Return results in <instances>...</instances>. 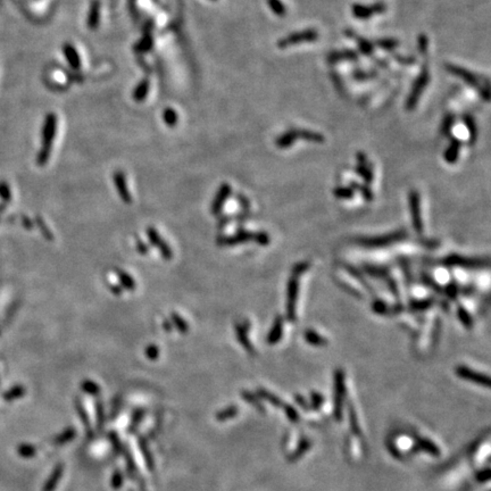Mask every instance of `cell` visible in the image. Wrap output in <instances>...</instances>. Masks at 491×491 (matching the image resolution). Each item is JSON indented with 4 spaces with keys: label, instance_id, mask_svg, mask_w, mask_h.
Masks as SVG:
<instances>
[{
    "label": "cell",
    "instance_id": "6da1fadb",
    "mask_svg": "<svg viewBox=\"0 0 491 491\" xmlns=\"http://www.w3.org/2000/svg\"><path fill=\"white\" fill-rule=\"evenodd\" d=\"M57 132V116L55 114L47 115L42 128V148L38 155V164L40 166L46 165L51 154V144Z\"/></svg>",
    "mask_w": 491,
    "mask_h": 491
},
{
    "label": "cell",
    "instance_id": "7a4b0ae2",
    "mask_svg": "<svg viewBox=\"0 0 491 491\" xmlns=\"http://www.w3.org/2000/svg\"><path fill=\"white\" fill-rule=\"evenodd\" d=\"M446 68L450 74H453L455 76H457V78L462 79L463 81H464L466 84H469L470 87L477 89L479 92V95H480V97L484 98L486 102H488L489 98H490L489 84H486V86H484V84H482V82H481L480 76L476 75L474 73H472L471 71L466 70V68L454 65V64H447Z\"/></svg>",
    "mask_w": 491,
    "mask_h": 491
},
{
    "label": "cell",
    "instance_id": "3957f363",
    "mask_svg": "<svg viewBox=\"0 0 491 491\" xmlns=\"http://www.w3.org/2000/svg\"><path fill=\"white\" fill-rule=\"evenodd\" d=\"M430 82V70L428 64H423V66L421 68L420 74L414 82L412 87V91L408 96L407 100H406V110L407 111H413L414 108L416 107V105L418 103V99L423 94V91L428 84Z\"/></svg>",
    "mask_w": 491,
    "mask_h": 491
},
{
    "label": "cell",
    "instance_id": "277c9868",
    "mask_svg": "<svg viewBox=\"0 0 491 491\" xmlns=\"http://www.w3.org/2000/svg\"><path fill=\"white\" fill-rule=\"evenodd\" d=\"M406 237H407V233H406L405 230H398L384 236L374 237V238L360 239L358 243L366 248H383L388 247V246L392 244L399 243V241L404 240Z\"/></svg>",
    "mask_w": 491,
    "mask_h": 491
},
{
    "label": "cell",
    "instance_id": "5b68a950",
    "mask_svg": "<svg viewBox=\"0 0 491 491\" xmlns=\"http://www.w3.org/2000/svg\"><path fill=\"white\" fill-rule=\"evenodd\" d=\"M297 275H291L287 284V304H285V316L290 322L296 321L297 316V299L299 295V280Z\"/></svg>",
    "mask_w": 491,
    "mask_h": 491
},
{
    "label": "cell",
    "instance_id": "8992f818",
    "mask_svg": "<svg viewBox=\"0 0 491 491\" xmlns=\"http://www.w3.org/2000/svg\"><path fill=\"white\" fill-rule=\"evenodd\" d=\"M317 39H319V33H317V31L314 29H307L304 31L295 32V33L287 35L285 38L280 39L279 41H277V47H279L280 49H285V48L298 45V43L314 42L316 41Z\"/></svg>",
    "mask_w": 491,
    "mask_h": 491
},
{
    "label": "cell",
    "instance_id": "52a82bcc",
    "mask_svg": "<svg viewBox=\"0 0 491 491\" xmlns=\"http://www.w3.org/2000/svg\"><path fill=\"white\" fill-rule=\"evenodd\" d=\"M444 265L446 266H456L462 268H484L489 266L488 259L482 258H469L460 255H450L444 259Z\"/></svg>",
    "mask_w": 491,
    "mask_h": 491
},
{
    "label": "cell",
    "instance_id": "ba28073f",
    "mask_svg": "<svg viewBox=\"0 0 491 491\" xmlns=\"http://www.w3.org/2000/svg\"><path fill=\"white\" fill-rule=\"evenodd\" d=\"M335 415L338 421L343 417V398L345 397V373L343 369L335 372Z\"/></svg>",
    "mask_w": 491,
    "mask_h": 491
},
{
    "label": "cell",
    "instance_id": "9c48e42d",
    "mask_svg": "<svg viewBox=\"0 0 491 491\" xmlns=\"http://www.w3.org/2000/svg\"><path fill=\"white\" fill-rule=\"evenodd\" d=\"M257 240V232H249L246 230L237 231L232 236H223L217 238L216 244L221 247H233V246L248 243V241H256Z\"/></svg>",
    "mask_w": 491,
    "mask_h": 491
},
{
    "label": "cell",
    "instance_id": "30bf717a",
    "mask_svg": "<svg viewBox=\"0 0 491 491\" xmlns=\"http://www.w3.org/2000/svg\"><path fill=\"white\" fill-rule=\"evenodd\" d=\"M146 233H147L149 243H150L152 247H155L157 250L159 251L160 256H162L164 259L171 260L173 258V250L171 249L170 246H168L166 241L162 238V236L159 235V232L157 231L155 228L149 227L146 230Z\"/></svg>",
    "mask_w": 491,
    "mask_h": 491
},
{
    "label": "cell",
    "instance_id": "8fae6325",
    "mask_svg": "<svg viewBox=\"0 0 491 491\" xmlns=\"http://www.w3.org/2000/svg\"><path fill=\"white\" fill-rule=\"evenodd\" d=\"M408 199H409L410 213H412V223L414 230H415L417 235H422V233H423V221H422V214H421L420 194H418L416 190H412L409 192Z\"/></svg>",
    "mask_w": 491,
    "mask_h": 491
},
{
    "label": "cell",
    "instance_id": "7c38bea8",
    "mask_svg": "<svg viewBox=\"0 0 491 491\" xmlns=\"http://www.w3.org/2000/svg\"><path fill=\"white\" fill-rule=\"evenodd\" d=\"M387 10L384 2H375L373 5H362V3H354L352 6V13L358 19H368L374 15L382 14Z\"/></svg>",
    "mask_w": 491,
    "mask_h": 491
},
{
    "label": "cell",
    "instance_id": "4fadbf2b",
    "mask_svg": "<svg viewBox=\"0 0 491 491\" xmlns=\"http://www.w3.org/2000/svg\"><path fill=\"white\" fill-rule=\"evenodd\" d=\"M456 374L461 379L471 381L479 385H484V387H489L490 385L489 376L477 371H473L472 368H468V366H458L456 368Z\"/></svg>",
    "mask_w": 491,
    "mask_h": 491
},
{
    "label": "cell",
    "instance_id": "5bb4252c",
    "mask_svg": "<svg viewBox=\"0 0 491 491\" xmlns=\"http://www.w3.org/2000/svg\"><path fill=\"white\" fill-rule=\"evenodd\" d=\"M232 194V188L229 183H222L220 186V188L217 189V192L214 197V200H213L212 206H211V212L213 215H219L221 212H222V208L227 203V200L229 199V197Z\"/></svg>",
    "mask_w": 491,
    "mask_h": 491
},
{
    "label": "cell",
    "instance_id": "9a60e30c",
    "mask_svg": "<svg viewBox=\"0 0 491 491\" xmlns=\"http://www.w3.org/2000/svg\"><path fill=\"white\" fill-rule=\"evenodd\" d=\"M113 181H114L116 191H118L120 198L122 199L123 203L131 204L132 195L130 192V189H128L125 174H124L123 171H116L114 173V175H113Z\"/></svg>",
    "mask_w": 491,
    "mask_h": 491
},
{
    "label": "cell",
    "instance_id": "2e32d148",
    "mask_svg": "<svg viewBox=\"0 0 491 491\" xmlns=\"http://www.w3.org/2000/svg\"><path fill=\"white\" fill-rule=\"evenodd\" d=\"M357 162H358L356 166L357 174L360 175L366 183H372L374 180V174L371 168V164L368 163V157H366L364 152H358Z\"/></svg>",
    "mask_w": 491,
    "mask_h": 491
},
{
    "label": "cell",
    "instance_id": "e0dca14e",
    "mask_svg": "<svg viewBox=\"0 0 491 491\" xmlns=\"http://www.w3.org/2000/svg\"><path fill=\"white\" fill-rule=\"evenodd\" d=\"M249 328H250V323H249L248 321H246L244 324H240V323L235 324V331H236V335H237V339H238L241 346H243V347L247 350L249 354L253 355L255 350H253L251 343L248 339Z\"/></svg>",
    "mask_w": 491,
    "mask_h": 491
},
{
    "label": "cell",
    "instance_id": "ac0fdd59",
    "mask_svg": "<svg viewBox=\"0 0 491 491\" xmlns=\"http://www.w3.org/2000/svg\"><path fill=\"white\" fill-rule=\"evenodd\" d=\"M345 34L347 35L348 38L353 39L354 41H356L357 46H358V48H360V51L362 52V54H364L365 56H372L373 51H374V47L371 43V41H368V39L361 37V35H358L357 33H355V32L352 31V30H346Z\"/></svg>",
    "mask_w": 491,
    "mask_h": 491
},
{
    "label": "cell",
    "instance_id": "d6986e66",
    "mask_svg": "<svg viewBox=\"0 0 491 491\" xmlns=\"http://www.w3.org/2000/svg\"><path fill=\"white\" fill-rule=\"evenodd\" d=\"M283 335V317L281 315H277L274 322H273V325L271 330H269L268 336H267V343L269 345H275L279 343L282 338Z\"/></svg>",
    "mask_w": 491,
    "mask_h": 491
},
{
    "label": "cell",
    "instance_id": "ffe728a7",
    "mask_svg": "<svg viewBox=\"0 0 491 491\" xmlns=\"http://www.w3.org/2000/svg\"><path fill=\"white\" fill-rule=\"evenodd\" d=\"M63 52L71 67L74 68V70H79L80 66H81V59H80L79 52L75 49V47L68 42L64 43Z\"/></svg>",
    "mask_w": 491,
    "mask_h": 491
},
{
    "label": "cell",
    "instance_id": "44dd1931",
    "mask_svg": "<svg viewBox=\"0 0 491 491\" xmlns=\"http://www.w3.org/2000/svg\"><path fill=\"white\" fill-rule=\"evenodd\" d=\"M357 59H358L357 52L350 49L332 51L331 54H329L328 56V62L330 64H336L343 62V60H357Z\"/></svg>",
    "mask_w": 491,
    "mask_h": 491
},
{
    "label": "cell",
    "instance_id": "7402d4cb",
    "mask_svg": "<svg viewBox=\"0 0 491 491\" xmlns=\"http://www.w3.org/2000/svg\"><path fill=\"white\" fill-rule=\"evenodd\" d=\"M100 18V2L99 0H94L90 5L89 13H88L87 25L90 30H96L99 25Z\"/></svg>",
    "mask_w": 491,
    "mask_h": 491
},
{
    "label": "cell",
    "instance_id": "603a6c76",
    "mask_svg": "<svg viewBox=\"0 0 491 491\" xmlns=\"http://www.w3.org/2000/svg\"><path fill=\"white\" fill-rule=\"evenodd\" d=\"M298 139V130L297 128H290L287 132H284L283 134H281L279 138L276 139V146L280 149H287L289 147H291L293 143L296 142V140Z\"/></svg>",
    "mask_w": 491,
    "mask_h": 491
},
{
    "label": "cell",
    "instance_id": "cb8c5ba5",
    "mask_svg": "<svg viewBox=\"0 0 491 491\" xmlns=\"http://www.w3.org/2000/svg\"><path fill=\"white\" fill-rule=\"evenodd\" d=\"M461 147H462L461 140H458L457 138L452 139L448 149H447V150L445 151V154H444V158L447 163L454 164V163L457 162L458 156H460Z\"/></svg>",
    "mask_w": 491,
    "mask_h": 491
},
{
    "label": "cell",
    "instance_id": "d4e9b609",
    "mask_svg": "<svg viewBox=\"0 0 491 491\" xmlns=\"http://www.w3.org/2000/svg\"><path fill=\"white\" fill-rule=\"evenodd\" d=\"M115 273H116V276H118V279L120 280L121 288L126 289V290H128V291L134 290L135 287H136V283H135L133 277L128 274V273H126L125 271H123V269H121V268H116Z\"/></svg>",
    "mask_w": 491,
    "mask_h": 491
},
{
    "label": "cell",
    "instance_id": "484cf974",
    "mask_svg": "<svg viewBox=\"0 0 491 491\" xmlns=\"http://www.w3.org/2000/svg\"><path fill=\"white\" fill-rule=\"evenodd\" d=\"M304 338L306 343L311 344L312 346H315V347H323V346L328 344V340L321 335H319L316 331H314V330H307V331H305Z\"/></svg>",
    "mask_w": 491,
    "mask_h": 491
},
{
    "label": "cell",
    "instance_id": "4316f807",
    "mask_svg": "<svg viewBox=\"0 0 491 491\" xmlns=\"http://www.w3.org/2000/svg\"><path fill=\"white\" fill-rule=\"evenodd\" d=\"M298 139H303L306 141H311L315 143H321L324 142V136L323 134L319 133V132L311 131V130H305V128H301V130H298Z\"/></svg>",
    "mask_w": 491,
    "mask_h": 491
},
{
    "label": "cell",
    "instance_id": "83f0119b",
    "mask_svg": "<svg viewBox=\"0 0 491 491\" xmlns=\"http://www.w3.org/2000/svg\"><path fill=\"white\" fill-rule=\"evenodd\" d=\"M149 88H150V83H149L148 80H142V81L135 87V89L133 91V99L135 102L138 103L143 102V99L148 96Z\"/></svg>",
    "mask_w": 491,
    "mask_h": 491
},
{
    "label": "cell",
    "instance_id": "f1b7e54d",
    "mask_svg": "<svg viewBox=\"0 0 491 491\" xmlns=\"http://www.w3.org/2000/svg\"><path fill=\"white\" fill-rule=\"evenodd\" d=\"M463 121H464L465 125H466V127H468V130H469V133H470V143L471 144L476 143L477 139H478V127H477L476 121H474V119L472 118V116L468 115V114L463 116Z\"/></svg>",
    "mask_w": 491,
    "mask_h": 491
},
{
    "label": "cell",
    "instance_id": "f546056e",
    "mask_svg": "<svg viewBox=\"0 0 491 491\" xmlns=\"http://www.w3.org/2000/svg\"><path fill=\"white\" fill-rule=\"evenodd\" d=\"M457 316H458V320L461 321V323L464 325V327L466 329H472L473 328V324H474V322H473V319H472V316H471V314L468 312V309H466L464 306H458L457 307Z\"/></svg>",
    "mask_w": 491,
    "mask_h": 491
},
{
    "label": "cell",
    "instance_id": "4dcf8cb0",
    "mask_svg": "<svg viewBox=\"0 0 491 491\" xmlns=\"http://www.w3.org/2000/svg\"><path fill=\"white\" fill-rule=\"evenodd\" d=\"M350 188H352L354 191L360 192L362 197H363L366 201H372L374 199L373 191L371 190V189H369L368 184H361V183H357V182H353Z\"/></svg>",
    "mask_w": 491,
    "mask_h": 491
},
{
    "label": "cell",
    "instance_id": "1f68e13d",
    "mask_svg": "<svg viewBox=\"0 0 491 491\" xmlns=\"http://www.w3.org/2000/svg\"><path fill=\"white\" fill-rule=\"evenodd\" d=\"M433 304H434L433 298H428V299L413 300L412 303H410L409 307L410 309H413V311L415 312H422V311H426V309H429L430 307H432Z\"/></svg>",
    "mask_w": 491,
    "mask_h": 491
},
{
    "label": "cell",
    "instance_id": "d6a6232c",
    "mask_svg": "<svg viewBox=\"0 0 491 491\" xmlns=\"http://www.w3.org/2000/svg\"><path fill=\"white\" fill-rule=\"evenodd\" d=\"M63 469H64L63 464H59V465L57 466V468H56V469L54 470V472H52L50 479H49V480H48V484L46 485L45 491H52V490L55 489V487L57 486V484H58V481H59L60 477H62Z\"/></svg>",
    "mask_w": 491,
    "mask_h": 491
},
{
    "label": "cell",
    "instance_id": "836d02e7",
    "mask_svg": "<svg viewBox=\"0 0 491 491\" xmlns=\"http://www.w3.org/2000/svg\"><path fill=\"white\" fill-rule=\"evenodd\" d=\"M418 448L424 450V452L429 453L432 456H439L440 450L438 447L433 444L432 441H430L429 439H420L418 440Z\"/></svg>",
    "mask_w": 491,
    "mask_h": 491
},
{
    "label": "cell",
    "instance_id": "e575fe53",
    "mask_svg": "<svg viewBox=\"0 0 491 491\" xmlns=\"http://www.w3.org/2000/svg\"><path fill=\"white\" fill-rule=\"evenodd\" d=\"M171 322L174 327L179 330L180 332L186 333L189 330V324L187 323V321L183 319L182 316L179 315L178 313H172L171 314Z\"/></svg>",
    "mask_w": 491,
    "mask_h": 491
},
{
    "label": "cell",
    "instance_id": "d590c367",
    "mask_svg": "<svg viewBox=\"0 0 491 491\" xmlns=\"http://www.w3.org/2000/svg\"><path fill=\"white\" fill-rule=\"evenodd\" d=\"M394 307H389V306L382 300H375L372 304V311L374 313L379 314V315H388V314L394 313Z\"/></svg>",
    "mask_w": 491,
    "mask_h": 491
},
{
    "label": "cell",
    "instance_id": "8d00e7d4",
    "mask_svg": "<svg viewBox=\"0 0 491 491\" xmlns=\"http://www.w3.org/2000/svg\"><path fill=\"white\" fill-rule=\"evenodd\" d=\"M333 196L339 199H353L355 196V191L350 187H338L333 189Z\"/></svg>",
    "mask_w": 491,
    "mask_h": 491
},
{
    "label": "cell",
    "instance_id": "74e56055",
    "mask_svg": "<svg viewBox=\"0 0 491 491\" xmlns=\"http://www.w3.org/2000/svg\"><path fill=\"white\" fill-rule=\"evenodd\" d=\"M163 120L168 126H175L176 123H178V121H179L178 113H176L171 107L165 108V111L163 112Z\"/></svg>",
    "mask_w": 491,
    "mask_h": 491
},
{
    "label": "cell",
    "instance_id": "f35d334b",
    "mask_svg": "<svg viewBox=\"0 0 491 491\" xmlns=\"http://www.w3.org/2000/svg\"><path fill=\"white\" fill-rule=\"evenodd\" d=\"M376 46L381 48V49L387 50V51H392L394 48H397L399 42H398L397 39L393 38H383L376 40Z\"/></svg>",
    "mask_w": 491,
    "mask_h": 491
},
{
    "label": "cell",
    "instance_id": "ab89813d",
    "mask_svg": "<svg viewBox=\"0 0 491 491\" xmlns=\"http://www.w3.org/2000/svg\"><path fill=\"white\" fill-rule=\"evenodd\" d=\"M267 5L273 13L277 16H284L287 13V8L281 0H267Z\"/></svg>",
    "mask_w": 491,
    "mask_h": 491
},
{
    "label": "cell",
    "instance_id": "60d3db41",
    "mask_svg": "<svg viewBox=\"0 0 491 491\" xmlns=\"http://www.w3.org/2000/svg\"><path fill=\"white\" fill-rule=\"evenodd\" d=\"M237 414H238V407H236V406H231V407L224 409V410H222V412H220L219 414H217L216 420L217 421L229 420V418L236 416Z\"/></svg>",
    "mask_w": 491,
    "mask_h": 491
},
{
    "label": "cell",
    "instance_id": "b9f144b4",
    "mask_svg": "<svg viewBox=\"0 0 491 491\" xmlns=\"http://www.w3.org/2000/svg\"><path fill=\"white\" fill-rule=\"evenodd\" d=\"M454 122H455V118L452 114H448L447 116H445V119H444V121H442V124H441V133L444 135L449 134L450 131H452V128H453Z\"/></svg>",
    "mask_w": 491,
    "mask_h": 491
},
{
    "label": "cell",
    "instance_id": "7bdbcfd3",
    "mask_svg": "<svg viewBox=\"0 0 491 491\" xmlns=\"http://www.w3.org/2000/svg\"><path fill=\"white\" fill-rule=\"evenodd\" d=\"M376 76V72H366V71H355L353 73V78L358 81H366V80L373 79Z\"/></svg>",
    "mask_w": 491,
    "mask_h": 491
},
{
    "label": "cell",
    "instance_id": "ee69618b",
    "mask_svg": "<svg viewBox=\"0 0 491 491\" xmlns=\"http://www.w3.org/2000/svg\"><path fill=\"white\" fill-rule=\"evenodd\" d=\"M417 48H418V51H420L421 54L425 55L426 52H428V49H429V38L426 37L425 34L418 35V38H417Z\"/></svg>",
    "mask_w": 491,
    "mask_h": 491
},
{
    "label": "cell",
    "instance_id": "f6af8a7d",
    "mask_svg": "<svg viewBox=\"0 0 491 491\" xmlns=\"http://www.w3.org/2000/svg\"><path fill=\"white\" fill-rule=\"evenodd\" d=\"M259 394H260V397L265 398V399L271 402V404H273L274 406H277V407H279V406H282V402H281V400L279 399V398L275 397V396H273L272 393L267 392V390L260 389L259 390Z\"/></svg>",
    "mask_w": 491,
    "mask_h": 491
},
{
    "label": "cell",
    "instance_id": "bcb514c9",
    "mask_svg": "<svg viewBox=\"0 0 491 491\" xmlns=\"http://www.w3.org/2000/svg\"><path fill=\"white\" fill-rule=\"evenodd\" d=\"M81 388H82V389H83L84 391H86V392H88V393H91V394H96V393H98V392H99V387H98V384H96L94 381H89V380H87V381L82 382Z\"/></svg>",
    "mask_w": 491,
    "mask_h": 491
},
{
    "label": "cell",
    "instance_id": "7dc6e473",
    "mask_svg": "<svg viewBox=\"0 0 491 491\" xmlns=\"http://www.w3.org/2000/svg\"><path fill=\"white\" fill-rule=\"evenodd\" d=\"M308 268H309V264L307 263V261H303V263H297L292 268V274L297 275V276H300V275H303Z\"/></svg>",
    "mask_w": 491,
    "mask_h": 491
},
{
    "label": "cell",
    "instance_id": "c3c4849f",
    "mask_svg": "<svg viewBox=\"0 0 491 491\" xmlns=\"http://www.w3.org/2000/svg\"><path fill=\"white\" fill-rule=\"evenodd\" d=\"M74 436H75V430L74 429H67L63 434H60L58 439L56 440V442H57V444H63V442L65 444V442L73 439Z\"/></svg>",
    "mask_w": 491,
    "mask_h": 491
},
{
    "label": "cell",
    "instance_id": "681fc988",
    "mask_svg": "<svg viewBox=\"0 0 491 491\" xmlns=\"http://www.w3.org/2000/svg\"><path fill=\"white\" fill-rule=\"evenodd\" d=\"M458 292H460V291H458V287H457V284L455 283V282L449 283L446 287V289H445L446 296L449 297L450 299H456Z\"/></svg>",
    "mask_w": 491,
    "mask_h": 491
},
{
    "label": "cell",
    "instance_id": "f907efd6",
    "mask_svg": "<svg viewBox=\"0 0 491 491\" xmlns=\"http://www.w3.org/2000/svg\"><path fill=\"white\" fill-rule=\"evenodd\" d=\"M144 353H146V356L149 358V360L155 361V360H157V358H158L159 349L156 345H149L148 347L146 348V350H144Z\"/></svg>",
    "mask_w": 491,
    "mask_h": 491
},
{
    "label": "cell",
    "instance_id": "816d5d0a",
    "mask_svg": "<svg viewBox=\"0 0 491 491\" xmlns=\"http://www.w3.org/2000/svg\"><path fill=\"white\" fill-rule=\"evenodd\" d=\"M309 447H311V442H309L308 440H303V442H301V445L299 448H298L297 452L295 453V455H293L292 458H291V461H296L299 458L301 455H303L305 452H307V450L309 449Z\"/></svg>",
    "mask_w": 491,
    "mask_h": 491
},
{
    "label": "cell",
    "instance_id": "f5cc1de1",
    "mask_svg": "<svg viewBox=\"0 0 491 491\" xmlns=\"http://www.w3.org/2000/svg\"><path fill=\"white\" fill-rule=\"evenodd\" d=\"M365 268L368 269V273L369 275H373V276H376V277H385L387 276V272H385L383 268L372 267V266H366Z\"/></svg>",
    "mask_w": 491,
    "mask_h": 491
},
{
    "label": "cell",
    "instance_id": "db71d44e",
    "mask_svg": "<svg viewBox=\"0 0 491 491\" xmlns=\"http://www.w3.org/2000/svg\"><path fill=\"white\" fill-rule=\"evenodd\" d=\"M284 410H285V414H287V416L289 420H290L291 422H293V423H297L298 421H299V416H298V413L296 412V409L291 407V406H284Z\"/></svg>",
    "mask_w": 491,
    "mask_h": 491
},
{
    "label": "cell",
    "instance_id": "11a10c76",
    "mask_svg": "<svg viewBox=\"0 0 491 491\" xmlns=\"http://www.w3.org/2000/svg\"><path fill=\"white\" fill-rule=\"evenodd\" d=\"M423 282L425 285H428V287L430 288H432L433 290H436L437 292H441V288H440V285L438 284L436 281H434L431 276H429V275H423Z\"/></svg>",
    "mask_w": 491,
    "mask_h": 491
},
{
    "label": "cell",
    "instance_id": "9f6ffc18",
    "mask_svg": "<svg viewBox=\"0 0 491 491\" xmlns=\"http://www.w3.org/2000/svg\"><path fill=\"white\" fill-rule=\"evenodd\" d=\"M76 407H78V412H79V414H80V416L82 417L83 423L86 424V426H87L88 432H90V424H89V421H88V416H87L86 412H84V410H83V407H82V406L79 404V401H78V400H76Z\"/></svg>",
    "mask_w": 491,
    "mask_h": 491
},
{
    "label": "cell",
    "instance_id": "6f0895ef",
    "mask_svg": "<svg viewBox=\"0 0 491 491\" xmlns=\"http://www.w3.org/2000/svg\"><path fill=\"white\" fill-rule=\"evenodd\" d=\"M324 402V398L322 394L320 393H316V392H313L312 393V405L314 406L315 408H319L320 406L323 404Z\"/></svg>",
    "mask_w": 491,
    "mask_h": 491
},
{
    "label": "cell",
    "instance_id": "680465c9",
    "mask_svg": "<svg viewBox=\"0 0 491 491\" xmlns=\"http://www.w3.org/2000/svg\"><path fill=\"white\" fill-rule=\"evenodd\" d=\"M394 59H396L398 63L402 64V65H412V64L415 63V58L414 57H404V56H399V55H394Z\"/></svg>",
    "mask_w": 491,
    "mask_h": 491
},
{
    "label": "cell",
    "instance_id": "91938a15",
    "mask_svg": "<svg viewBox=\"0 0 491 491\" xmlns=\"http://www.w3.org/2000/svg\"><path fill=\"white\" fill-rule=\"evenodd\" d=\"M38 222H39L40 227H41V231L43 233V236H45L48 240H52V239H54V238H52V233L49 231V229H48L47 225H45V223L42 222V220L41 219H38Z\"/></svg>",
    "mask_w": 491,
    "mask_h": 491
},
{
    "label": "cell",
    "instance_id": "94428289",
    "mask_svg": "<svg viewBox=\"0 0 491 491\" xmlns=\"http://www.w3.org/2000/svg\"><path fill=\"white\" fill-rule=\"evenodd\" d=\"M237 199H238L239 201V204L241 205V207H243L245 211H248L249 207H250V203H249V200L247 197H245L244 195H237Z\"/></svg>",
    "mask_w": 491,
    "mask_h": 491
},
{
    "label": "cell",
    "instance_id": "6125c7cd",
    "mask_svg": "<svg viewBox=\"0 0 491 491\" xmlns=\"http://www.w3.org/2000/svg\"><path fill=\"white\" fill-rule=\"evenodd\" d=\"M136 250H138L140 253H142V255H144V253H147L149 251V247L143 243L142 240L138 239L136 240Z\"/></svg>",
    "mask_w": 491,
    "mask_h": 491
},
{
    "label": "cell",
    "instance_id": "be15d7a7",
    "mask_svg": "<svg viewBox=\"0 0 491 491\" xmlns=\"http://www.w3.org/2000/svg\"><path fill=\"white\" fill-rule=\"evenodd\" d=\"M243 397L245 398L246 400L250 402V404H252L253 406H256L257 408H259V410H261V412H263V407H261L260 404H258V402H257V401H253V397L251 396L250 393H248V392H245V391H244V392H243Z\"/></svg>",
    "mask_w": 491,
    "mask_h": 491
},
{
    "label": "cell",
    "instance_id": "e7e4bbea",
    "mask_svg": "<svg viewBox=\"0 0 491 491\" xmlns=\"http://www.w3.org/2000/svg\"><path fill=\"white\" fill-rule=\"evenodd\" d=\"M112 482H113V487H114V488H120L121 485H122V476H121L120 472H116L114 474Z\"/></svg>",
    "mask_w": 491,
    "mask_h": 491
},
{
    "label": "cell",
    "instance_id": "03108f58",
    "mask_svg": "<svg viewBox=\"0 0 491 491\" xmlns=\"http://www.w3.org/2000/svg\"><path fill=\"white\" fill-rule=\"evenodd\" d=\"M110 289L112 290V292L114 293V295H121V293H122V288H121V285H119V284H116V285L111 284Z\"/></svg>",
    "mask_w": 491,
    "mask_h": 491
},
{
    "label": "cell",
    "instance_id": "003e7915",
    "mask_svg": "<svg viewBox=\"0 0 491 491\" xmlns=\"http://www.w3.org/2000/svg\"><path fill=\"white\" fill-rule=\"evenodd\" d=\"M163 327H164V329H165V330H166L167 332H170L171 330H172L173 324H172V322H171V321L165 320V321H164V323H163Z\"/></svg>",
    "mask_w": 491,
    "mask_h": 491
}]
</instances>
